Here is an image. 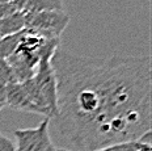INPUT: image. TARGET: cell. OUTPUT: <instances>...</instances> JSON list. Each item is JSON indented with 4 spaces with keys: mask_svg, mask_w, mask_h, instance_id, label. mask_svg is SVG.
Instances as JSON below:
<instances>
[{
    "mask_svg": "<svg viewBox=\"0 0 152 151\" xmlns=\"http://www.w3.org/2000/svg\"><path fill=\"white\" fill-rule=\"evenodd\" d=\"M50 62L58 95L54 125L64 150L96 151L151 131L150 56L93 59L59 48Z\"/></svg>",
    "mask_w": 152,
    "mask_h": 151,
    "instance_id": "obj_1",
    "label": "cell"
},
{
    "mask_svg": "<svg viewBox=\"0 0 152 151\" xmlns=\"http://www.w3.org/2000/svg\"><path fill=\"white\" fill-rule=\"evenodd\" d=\"M43 42V37L30 33L26 29V33L21 40L20 45L15 50L12 55L7 58L8 65L11 66L15 74L16 81L23 83L34 76L39 63V48Z\"/></svg>",
    "mask_w": 152,
    "mask_h": 151,
    "instance_id": "obj_2",
    "label": "cell"
},
{
    "mask_svg": "<svg viewBox=\"0 0 152 151\" xmlns=\"http://www.w3.org/2000/svg\"><path fill=\"white\" fill-rule=\"evenodd\" d=\"M25 29L43 38H59L69 24V16L64 11H47L24 13Z\"/></svg>",
    "mask_w": 152,
    "mask_h": 151,
    "instance_id": "obj_3",
    "label": "cell"
},
{
    "mask_svg": "<svg viewBox=\"0 0 152 151\" xmlns=\"http://www.w3.org/2000/svg\"><path fill=\"white\" fill-rule=\"evenodd\" d=\"M50 121L43 118L36 128L15 130L16 151H56L50 137Z\"/></svg>",
    "mask_w": 152,
    "mask_h": 151,
    "instance_id": "obj_4",
    "label": "cell"
},
{
    "mask_svg": "<svg viewBox=\"0 0 152 151\" xmlns=\"http://www.w3.org/2000/svg\"><path fill=\"white\" fill-rule=\"evenodd\" d=\"M31 79L36 83L41 95L45 99L47 106H49L53 113L51 119H54L56 117V113H58V108H56L58 95H56V79H55V74H54L51 62L47 61V59L39 61L37 71Z\"/></svg>",
    "mask_w": 152,
    "mask_h": 151,
    "instance_id": "obj_5",
    "label": "cell"
},
{
    "mask_svg": "<svg viewBox=\"0 0 152 151\" xmlns=\"http://www.w3.org/2000/svg\"><path fill=\"white\" fill-rule=\"evenodd\" d=\"M5 104L16 111H24L30 113H37L41 114L39 109L31 103L30 97L28 96L26 91L24 89L23 84L16 81L7 86L5 89Z\"/></svg>",
    "mask_w": 152,
    "mask_h": 151,
    "instance_id": "obj_6",
    "label": "cell"
},
{
    "mask_svg": "<svg viewBox=\"0 0 152 151\" xmlns=\"http://www.w3.org/2000/svg\"><path fill=\"white\" fill-rule=\"evenodd\" d=\"M25 29L24 12H15L0 20V40Z\"/></svg>",
    "mask_w": 152,
    "mask_h": 151,
    "instance_id": "obj_7",
    "label": "cell"
},
{
    "mask_svg": "<svg viewBox=\"0 0 152 151\" xmlns=\"http://www.w3.org/2000/svg\"><path fill=\"white\" fill-rule=\"evenodd\" d=\"M47 11H63V0H26L24 13Z\"/></svg>",
    "mask_w": 152,
    "mask_h": 151,
    "instance_id": "obj_8",
    "label": "cell"
},
{
    "mask_svg": "<svg viewBox=\"0 0 152 151\" xmlns=\"http://www.w3.org/2000/svg\"><path fill=\"white\" fill-rule=\"evenodd\" d=\"M25 33H26V29H23L21 32L8 37H3L0 40V59H7L9 55L13 54L17 46L20 45Z\"/></svg>",
    "mask_w": 152,
    "mask_h": 151,
    "instance_id": "obj_9",
    "label": "cell"
},
{
    "mask_svg": "<svg viewBox=\"0 0 152 151\" xmlns=\"http://www.w3.org/2000/svg\"><path fill=\"white\" fill-rule=\"evenodd\" d=\"M145 144H151V143H144L142 141H131V142H125V143H117L112 144V146H106L104 149L96 150V151H137L139 149H142Z\"/></svg>",
    "mask_w": 152,
    "mask_h": 151,
    "instance_id": "obj_10",
    "label": "cell"
},
{
    "mask_svg": "<svg viewBox=\"0 0 152 151\" xmlns=\"http://www.w3.org/2000/svg\"><path fill=\"white\" fill-rule=\"evenodd\" d=\"M0 80L8 86L11 83H16V78L15 74L12 71L11 66L8 65L7 59H0Z\"/></svg>",
    "mask_w": 152,
    "mask_h": 151,
    "instance_id": "obj_11",
    "label": "cell"
},
{
    "mask_svg": "<svg viewBox=\"0 0 152 151\" xmlns=\"http://www.w3.org/2000/svg\"><path fill=\"white\" fill-rule=\"evenodd\" d=\"M0 151H16L15 142L0 133Z\"/></svg>",
    "mask_w": 152,
    "mask_h": 151,
    "instance_id": "obj_12",
    "label": "cell"
},
{
    "mask_svg": "<svg viewBox=\"0 0 152 151\" xmlns=\"http://www.w3.org/2000/svg\"><path fill=\"white\" fill-rule=\"evenodd\" d=\"M15 12H17V11H16V8L11 4V3H7V4H0V20L9 16V15L15 13Z\"/></svg>",
    "mask_w": 152,
    "mask_h": 151,
    "instance_id": "obj_13",
    "label": "cell"
},
{
    "mask_svg": "<svg viewBox=\"0 0 152 151\" xmlns=\"http://www.w3.org/2000/svg\"><path fill=\"white\" fill-rule=\"evenodd\" d=\"M9 3L16 8L17 12H23L25 8V4H26V0H9Z\"/></svg>",
    "mask_w": 152,
    "mask_h": 151,
    "instance_id": "obj_14",
    "label": "cell"
},
{
    "mask_svg": "<svg viewBox=\"0 0 152 151\" xmlns=\"http://www.w3.org/2000/svg\"><path fill=\"white\" fill-rule=\"evenodd\" d=\"M5 89H7V86L0 80V104L1 105H5Z\"/></svg>",
    "mask_w": 152,
    "mask_h": 151,
    "instance_id": "obj_15",
    "label": "cell"
},
{
    "mask_svg": "<svg viewBox=\"0 0 152 151\" xmlns=\"http://www.w3.org/2000/svg\"><path fill=\"white\" fill-rule=\"evenodd\" d=\"M137 151H152L151 144H145V146H143L142 149H139V150H137Z\"/></svg>",
    "mask_w": 152,
    "mask_h": 151,
    "instance_id": "obj_16",
    "label": "cell"
},
{
    "mask_svg": "<svg viewBox=\"0 0 152 151\" xmlns=\"http://www.w3.org/2000/svg\"><path fill=\"white\" fill-rule=\"evenodd\" d=\"M9 3V0H0V4H7Z\"/></svg>",
    "mask_w": 152,
    "mask_h": 151,
    "instance_id": "obj_17",
    "label": "cell"
},
{
    "mask_svg": "<svg viewBox=\"0 0 152 151\" xmlns=\"http://www.w3.org/2000/svg\"><path fill=\"white\" fill-rule=\"evenodd\" d=\"M56 151H68V150H64V149H56Z\"/></svg>",
    "mask_w": 152,
    "mask_h": 151,
    "instance_id": "obj_18",
    "label": "cell"
},
{
    "mask_svg": "<svg viewBox=\"0 0 152 151\" xmlns=\"http://www.w3.org/2000/svg\"><path fill=\"white\" fill-rule=\"evenodd\" d=\"M3 106H4V105H1V104H0V111H1V109H3Z\"/></svg>",
    "mask_w": 152,
    "mask_h": 151,
    "instance_id": "obj_19",
    "label": "cell"
}]
</instances>
